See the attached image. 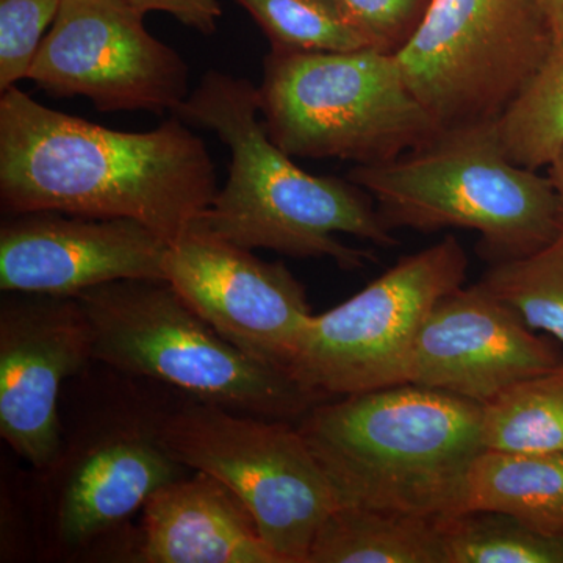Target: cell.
<instances>
[{"label": "cell", "mask_w": 563, "mask_h": 563, "mask_svg": "<svg viewBox=\"0 0 563 563\" xmlns=\"http://www.w3.org/2000/svg\"><path fill=\"white\" fill-rule=\"evenodd\" d=\"M187 125L173 114L154 131H113L11 87L0 98L3 213L128 218L173 243L218 192L209 150Z\"/></svg>", "instance_id": "6da1fadb"}, {"label": "cell", "mask_w": 563, "mask_h": 563, "mask_svg": "<svg viewBox=\"0 0 563 563\" xmlns=\"http://www.w3.org/2000/svg\"><path fill=\"white\" fill-rule=\"evenodd\" d=\"M173 114L217 133L231 151L228 181L196 221L207 231L246 250L331 258L347 272L363 268L373 254L346 246L339 233L398 246L368 192L351 180L303 172L269 139L251 80L210 70Z\"/></svg>", "instance_id": "7a4b0ae2"}, {"label": "cell", "mask_w": 563, "mask_h": 563, "mask_svg": "<svg viewBox=\"0 0 563 563\" xmlns=\"http://www.w3.org/2000/svg\"><path fill=\"white\" fill-rule=\"evenodd\" d=\"M302 439L339 506L448 520L463 512L483 443V404L415 384L324 401Z\"/></svg>", "instance_id": "3957f363"}, {"label": "cell", "mask_w": 563, "mask_h": 563, "mask_svg": "<svg viewBox=\"0 0 563 563\" xmlns=\"http://www.w3.org/2000/svg\"><path fill=\"white\" fill-rule=\"evenodd\" d=\"M347 179L377 202L390 231L477 232L492 265L536 254L563 233L553 181L510 161L496 122L446 129L396 161L355 166Z\"/></svg>", "instance_id": "277c9868"}, {"label": "cell", "mask_w": 563, "mask_h": 563, "mask_svg": "<svg viewBox=\"0 0 563 563\" xmlns=\"http://www.w3.org/2000/svg\"><path fill=\"white\" fill-rule=\"evenodd\" d=\"M90 322L92 361L235 412L301 420L329 401L287 369L257 361L214 331L168 280L129 279L76 296Z\"/></svg>", "instance_id": "5b68a950"}, {"label": "cell", "mask_w": 563, "mask_h": 563, "mask_svg": "<svg viewBox=\"0 0 563 563\" xmlns=\"http://www.w3.org/2000/svg\"><path fill=\"white\" fill-rule=\"evenodd\" d=\"M269 139L299 158L383 165L442 129L404 80L395 54L272 49L258 87Z\"/></svg>", "instance_id": "8992f818"}, {"label": "cell", "mask_w": 563, "mask_h": 563, "mask_svg": "<svg viewBox=\"0 0 563 563\" xmlns=\"http://www.w3.org/2000/svg\"><path fill=\"white\" fill-rule=\"evenodd\" d=\"M157 424L177 462L239 496L280 563H307L314 537L339 503L298 426L195 398L163 410Z\"/></svg>", "instance_id": "52a82bcc"}, {"label": "cell", "mask_w": 563, "mask_h": 563, "mask_svg": "<svg viewBox=\"0 0 563 563\" xmlns=\"http://www.w3.org/2000/svg\"><path fill=\"white\" fill-rule=\"evenodd\" d=\"M553 44L540 0H432L395 55L409 90L446 131L498 121Z\"/></svg>", "instance_id": "ba28073f"}, {"label": "cell", "mask_w": 563, "mask_h": 563, "mask_svg": "<svg viewBox=\"0 0 563 563\" xmlns=\"http://www.w3.org/2000/svg\"><path fill=\"white\" fill-rule=\"evenodd\" d=\"M468 258L454 235L407 255L303 325L288 372L324 399L406 384L415 340L432 307L462 287Z\"/></svg>", "instance_id": "9c48e42d"}, {"label": "cell", "mask_w": 563, "mask_h": 563, "mask_svg": "<svg viewBox=\"0 0 563 563\" xmlns=\"http://www.w3.org/2000/svg\"><path fill=\"white\" fill-rule=\"evenodd\" d=\"M144 16L129 0H62L29 80L101 111L174 113L190 95L188 66L147 32Z\"/></svg>", "instance_id": "30bf717a"}, {"label": "cell", "mask_w": 563, "mask_h": 563, "mask_svg": "<svg viewBox=\"0 0 563 563\" xmlns=\"http://www.w3.org/2000/svg\"><path fill=\"white\" fill-rule=\"evenodd\" d=\"M165 273L181 299L228 342L288 372L313 313L306 288L284 263L262 261L195 222L169 243Z\"/></svg>", "instance_id": "8fae6325"}, {"label": "cell", "mask_w": 563, "mask_h": 563, "mask_svg": "<svg viewBox=\"0 0 563 563\" xmlns=\"http://www.w3.org/2000/svg\"><path fill=\"white\" fill-rule=\"evenodd\" d=\"M92 361L76 298L5 292L0 303V435L22 461L47 470L63 450V384Z\"/></svg>", "instance_id": "7c38bea8"}, {"label": "cell", "mask_w": 563, "mask_h": 563, "mask_svg": "<svg viewBox=\"0 0 563 563\" xmlns=\"http://www.w3.org/2000/svg\"><path fill=\"white\" fill-rule=\"evenodd\" d=\"M169 243L128 218L41 210L7 214L0 228V290L76 298L129 279L166 280Z\"/></svg>", "instance_id": "4fadbf2b"}, {"label": "cell", "mask_w": 563, "mask_h": 563, "mask_svg": "<svg viewBox=\"0 0 563 563\" xmlns=\"http://www.w3.org/2000/svg\"><path fill=\"white\" fill-rule=\"evenodd\" d=\"M563 354L477 282L432 307L415 340L406 384L485 404L562 365Z\"/></svg>", "instance_id": "5bb4252c"}, {"label": "cell", "mask_w": 563, "mask_h": 563, "mask_svg": "<svg viewBox=\"0 0 563 563\" xmlns=\"http://www.w3.org/2000/svg\"><path fill=\"white\" fill-rule=\"evenodd\" d=\"M157 422L155 413L113 424L49 466L58 473L51 510L57 544L77 550L91 543L184 477L187 468L166 450Z\"/></svg>", "instance_id": "9a60e30c"}, {"label": "cell", "mask_w": 563, "mask_h": 563, "mask_svg": "<svg viewBox=\"0 0 563 563\" xmlns=\"http://www.w3.org/2000/svg\"><path fill=\"white\" fill-rule=\"evenodd\" d=\"M146 563H280L247 507L206 473L163 485L143 506Z\"/></svg>", "instance_id": "2e32d148"}, {"label": "cell", "mask_w": 563, "mask_h": 563, "mask_svg": "<svg viewBox=\"0 0 563 563\" xmlns=\"http://www.w3.org/2000/svg\"><path fill=\"white\" fill-rule=\"evenodd\" d=\"M501 512L537 531L563 536V451L477 455L463 512Z\"/></svg>", "instance_id": "e0dca14e"}, {"label": "cell", "mask_w": 563, "mask_h": 563, "mask_svg": "<svg viewBox=\"0 0 563 563\" xmlns=\"http://www.w3.org/2000/svg\"><path fill=\"white\" fill-rule=\"evenodd\" d=\"M443 521L336 506L307 563H446Z\"/></svg>", "instance_id": "ac0fdd59"}, {"label": "cell", "mask_w": 563, "mask_h": 563, "mask_svg": "<svg viewBox=\"0 0 563 563\" xmlns=\"http://www.w3.org/2000/svg\"><path fill=\"white\" fill-rule=\"evenodd\" d=\"M483 443L499 453L563 451V363L483 404Z\"/></svg>", "instance_id": "d6986e66"}, {"label": "cell", "mask_w": 563, "mask_h": 563, "mask_svg": "<svg viewBox=\"0 0 563 563\" xmlns=\"http://www.w3.org/2000/svg\"><path fill=\"white\" fill-rule=\"evenodd\" d=\"M510 161L525 168L550 166L563 147V40L496 121Z\"/></svg>", "instance_id": "ffe728a7"}, {"label": "cell", "mask_w": 563, "mask_h": 563, "mask_svg": "<svg viewBox=\"0 0 563 563\" xmlns=\"http://www.w3.org/2000/svg\"><path fill=\"white\" fill-rule=\"evenodd\" d=\"M446 563H563V536L501 512H465L443 521Z\"/></svg>", "instance_id": "44dd1931"}, {"label": "cell", "mask_w": 563, "mask_h": 563, "mask_svg": "<svg viewBox=\"0 0 563 563\" xmlns=\"http://www.w3.org/2000/svg\"><path fill=\"white\" fill-rule=\"evenodd\" d=\"M479 284L529 329L563 343V233L536 254L492 265Z\"/></svg>", "instance_id": "7402d4cb"}, {"label": "cell", "mask_w": 563, "mask_h": 563, "mask_svg": "<svg viewBox=\"0 0 563 563\" xmlns=\"http://www.w3.org/2000/svg\"><path fill=\"white\" fill-rule=\"evenodd\" d=\"M261 25L272 49L355 51L369 47L335 0H233Z\"/></svg>", "instance_id": "603a6c76"}, {"label": "cell", "mask_w": 563, "mask_h": 563, "mask_svg": "<svg viewBox=\"0 0 563 563\" xmlns=\"http://www.w3.org/2000/svg\"><path fill=\"white\" fill-rule=\"evenodd\" d=\"M62 0H0V91L29 79V73Z\"/></svg>", "instance_id": "cb8c5ba5"}, {"label": "cell", "mask_w": 563, "mask_h": 563, "mask_svg": "<svg viewBox=\"0 0 563 563\" xmlns=\"http://www.w3.org/2000/svg\"><path fill=\"white\" fill-rule=\"evenodd\" d=\"M432 0H335L373 49L396 54L407 43Z\"/></svg>", "instance_id": "d4e9b609"}, {"label": "cell", "mask_w": 563, "mask_h": 563, "mask_svg": "<svg viewBox=\"0 0 563 563\" xmlns=\"http://www.w3.org/2000/svg\"><path fill=\"white\" fill-rule=\"evenodd\" d=\"M136 10L147 14L150 11H165L181 24L211 35L217 32L222 9L218 0H129Z\"/></svg>", "instance_id": "484cf974"}, {"label": "cell", "mask_w": 563, "mask_h": 563, "mask_svg": "<svg viewBox=\"0 0 563 563\" xmlns=\"http://www.w3.org/2000/svg\"><path fill=\"white\" fill-rule=\"evenodd\" d=\"M554 41L563 40V0H540Z\"/></svg>", "instance_id": "4316f807"}, {"label": "cell", "mask_w": 563, "mask_h": 563, "mask_svg": "<svg viewBox=\"0 0 563 563\" xmlns=\"http://www.w3.org/2000/svg\"><path fill=\"white\" fill-rule=\"evenodd\" d=\"M548 168H550V179L553 181L555 192H558L563 213V147Z\"/></svg>", "instance_id": "83f0119b"}]
</instances>
